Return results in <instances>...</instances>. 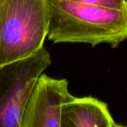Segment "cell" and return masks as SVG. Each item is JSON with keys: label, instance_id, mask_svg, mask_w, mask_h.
Masks as SVG:
<instances>
[{"label": "cell", "instance_id": "6da1fadb", "mask_svg": "<svg viewBox=\"0 0 127 127\" xmlns=\"http://www.w3.org/2000/svg\"><path fill=\"white\" fill-rule=\"evenodd\" d=\"M48 38L54 43H106L117 47L127 39V4L112 9L65 0H48Z\"/></svg>", "mask_w": 127, "mask_h": 127}, {"label": "cell", "instance_id": "7a4b0ae2", "mask_svg": "<svg viewBox=\"0 0 127 127\" xmlns=\"http://www.w3.org/2000/svg\"><path fill=\"white\" fill-rule=\"evenodd\" d=\"M48 27V0H0V66L41 49Z\"/></svg>", "mask_w": 127, "mask_h": 127}, {"label": "cell", "instance_id": "3957f363", "mask_svg": "<svg viewBox=\"0 0 127 127\" xmlns=\"http://www.w3.org/2000/svg\"><path fill=\"white\" fill-rule=\"evenodd\" d=\"M51 64L43 46L30 57L0 66V127H20L35 84Z\"/></svg>", "mask_w": 127, "mask_h": 127}, {"label": "cell", "instance_id": "277c9868", "mask_svg": "<svg viewBox=\"0 0 127 127\" xmlns=\"http://www.w3.org/2000/svg\"><path fill=\"white\" fill-rule=\"evenodd\" d=\"M74 97L66 79L41 74L25 106L20 127H61L63 108Z\"/></svg>", "mask_w": 127, "mask_h": 127}, {"label": "cell", "instance_id": "5b68a950", "mask_svg": "<svg viewBox=\"0 0 127 127\" xmlns=\"http://www.w3.org/2000/svg\"><path fill=\"white\" fill-rule=\"evenodd\" d=\"M118 127L107 103L93 97H75L63 108L61 127Z\"/></svg>", "mask_w": 127, "mask_h": 127}, {"label": "cell", "instance_id": "8992f818", "mask_svg": "<svg viewBox=\"0 0 127 127\" xmlns=\"http://www.w3.org/2000/svg\"><path fill=\"white\" fill-rule=\"evenodd\" d=\"M89 5L112 9H122L127 4V0H65Z\"/></svg>", "mask_w": 127, "mask_h": 127}]
</instances>
